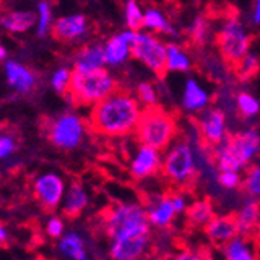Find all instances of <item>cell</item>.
<instances>
[{
  "label": "cell",
  "mask_w": 260,
  "mask_h": 260,
  "mask_svg": "<svg viewBox=\"0 0 260 260\" xmlns=\"http://www.w3.org/2000/svg\"><path fill=\"white\" fill-rule=\"evenodd\" d=\"M105 229L111 239L112 260L140 258L150 246L151 224L147 207L139 203H120L111 207L105 218Z\"/></svg>",
  "instance_id": "6da1fadb"
},
{
  "label": "cell",
  "mask_w": 260,
  "mask_h": 260,
  "mask_svg": "<svg viewBox=\"0 0 260 260\" xmlns=\"http://www.w3.org/2000/svg\"><path fill=\"white\" fill-rule=\"evenodd\" d=\"M144 108L136 95L126 90H117L106 100L90 108L89 122L93 131L108 137H123L136 133Z\"/></svg>",
  "instance_id": "7a4b0ae2"
},
{
  "label": "cell",
  "mask_w": 260,
  "mask_h": 260,
  "mask_svg": "<svg viewBox=\"0 0 260 260\" xmlns=\"http://www.w3.org/2000/svg\"><path fill=\"white\" fill-rule=\"evenodd\" d=\"M260 154V131L245 128L235 134H229L220 145L212 148L218 172L242 173L251 167V162Z\"/></svg>",
  "instance_id": "3957f363"
},
{
  "label": "cell",
  "mask_w": 260,
  "mask_h": 260,
  "mask_svg": "<svg viewBox=\"0 0 260 260\" xmlns=\"http://www.w3.org/2000/svg\"><path fill=\"white\" fill-rule=\"evenodd\" d=\"M136 139L140 145L165 151L178 136V122L175 115L162 108H150L144 111L136 129Z\"/></svg>",
  "instance_id": "277c9868"
},
{
  "label": "cell",
  "mask_w": 260,
  "mask_h": 260,
  "mask_svg": "<svg viewBox=\"0 0 260 260\" xmlns=\"http://www.w3.org/2000/svg\"><path fill=\"white\" fill-rule=\"evenodd\" d=\"M117 90H119L117 81L106 67L92 70V72H77V70H74L69 95L80 106L93 108L100 102L111 97Z\"/></svg>",
  "instance_id": "5b68a950"
},
{
  "label": "cell",
  "mask_w": 260,
  "mask_h": 260,
  "mask_svg": "<svg viewBox=\"0 0 260 260\" xmlns=\"http://www.w3.org/2000/svg\"><path fill=\"white\" fill-rule=\"evenodd\" d=\"M197 172V156L192 144L187 139H176L164 151L160 173L170 182L184 187L195 179Z\"/></svg>",
  "instance_id": "8992f818"
},
{
  "label": "cell",
  "mask_w": 260,
  "mask_h": 260,
  "mask_svg": "<svg viewBox=\"0 0 260 260\" xmlns=\"http://www.w3.org/2000/svg\"><path fill=\"white\" fill-rule=\"evenodd\" d=\"M252 38L245 23L237 17L226 19L217 33V47L224 61L237 66L251 52Z\"/></svg>",
  "instance_id": "52a82bcc"
},
{
  "label": "cell",
  "mask_w": 260,
  "mask_h": 260,
  "mask_svg": "<svg viewBox=\"0 0 260 260\" xmlns=\"http://www.w3.org/2000/svg\"><path fill=\"white\" fill-rule=\"evenodd\" d=\"M86 136V122L78 114L64 112L56 115L47 125V137L61 150H75Z\"/></svg>",
  "instance_id": "ba28073f"
},
{
  "label": "cell",
  "mask_w": 260,
  "mask_h": 260,
  "mask_svg": "<svg viewBox=\"0 0 260 260\" xmlns=\"http://www.w3.org/2000/svg\"><path fill=\"white\" fill-rule=\"evenodd\" d=\"M133 58L150 69L153 74L162 75L167 70V44L148 31H137L133 44Z\"/></svg>",
  "instance_id": "9c48e42d"
},
{
  "label": "cell",
  "mask_w": 260,
  "mask_h": 260,
  "mask_svg": "<svg viewBox=\"0 0 260 260\" xmlns=\"http://www.w3.org/2000/svg\"><path fill=\"white\" fill-rule=\"evenodd\" d=\"M67 184L64 178L58 173L47 172L35 178L33 181V193L38 203L44 207L53 210L62 204V200L67 192Z\"/></svg>",
  "instance_id": "30bf717a"
},
{
  "label": "cell",
  "mask_w": 260,
  "mask_h": 260,
  "mask_svg": "<svg viewBox=\"0 0 260 260\" xmlns=\"http://www.w3.org/2000/svg\"><path fill=\"white\" fill-rule=\"evenodd\" d=\"M197 128H198V134L204 140V144L210 145L212 148L220 145L229 136L226 112L217 106H209L206 111L198 114Z\"/></svg>",
  "instance_id": "8fae6325"
},
{
  "label": "cell",
  "mask_w": 260,
  "mask_h": 260,
  "mask_svg": "<svg viewBox=\"0 0 260 260\" xmlns=\"http://www.w3.org/2000/svg\"><path fill=\"white\" fill-rule=\"evenodd\" d=\"M52 33L56 39L69 42V44L81 42L90 33V22L87 16H84L83 13L64 14L55 19Z\"/></svg>",
  "instance_id": "7c38bea8"
},
{
  "label": "cell",
  "mask_w": 260,
  "mask_h": 260,
  "mask_svg": "<svg viewBox=\"0 0 260 260\" xmlns=\"http://www.w3.org/2000/svg\"><path fill=\"white\" fill-rule=\"evenodd\" d=\"M164 153L151 147L139 145L129 159V173L136 179H147L154 176L162 169Z\"/></svg>",
  "instance_id": "4fadbf2b"
},
{
  "label": "cell",
  "mask_w": 260,
  "mask_h": 260,
  "mask_svg": "<svg viewBox=\"0 0 260 260\" xmlns=\"http://www.w3.org/2000/svg\"><path fill=\"white\" fill-rule=\"evenodd\" d=\"M136 35L137 31L125 30L106 39L103 44L106 67H120L128 62L129 58H133V44L136 41Z\"/></svg>",
  "instance_id": "5bb4252c"
},
{
  "label": "cell",
  "mask_w": 260,
  "mask_h": 260,
  "mask_svg": "<svg viewBox=\"0 0 260 260\" xmlns=\"http://www.w3.org/2000/svg\"><path fill=\"white\" fill-rule=\"evenodd\" d=\"M5 80L8 87H11L19 95H28L38 86V77L30 67L17 62L14 59H8L4 64Z\"/></svg>",
  "instance_id": "9a60e30c"
},
{
  "label": "cell",
  "mask_w": 260,
  "mask_h": 260,
  "mask_svg": "<svg viewBox=\"0 0 260 260\" xmlns=\"http://www.w3.org/2000/svg\"><path fill=\"white\" fill-rule=\"evenodd\" d=\"M210 100H212L210 93L197 78H188L184 83L182 95H181V105L184 111L192 114H201L209 108Z\"/></svg>",
  "instance_id": "2e32d148"
},
{
  "label": "cell",
  "mask_w": 260,
  "mask_h": 260,
  "mask_svg": "<svg viewBox=\"0 0 260 260\" xmlns=\"http://www.w3.org/2000/svg\"><path fill=\"white\" fill-rule=\"evenodd\" d=\"M204 232L212 243L221 248L239 235L237 223H235L234 215H217L206 226Z\"/></svg>",
  "instance_id": "e0dca14e"
},
{
  "label": "cell",
  "mask_w": 260,
  "mask_h": 260,
  "mask_svg": "<svg viewBox=\"0 0 260 260\" xmlns=\"http://www.w3.org/2000/svg\"><path fill=\"white\" fill-rule=\"evenodd\" d=\"M235 223H237L239 235L251 239L260 228V201L248 198L235 212Z\"/></svg>",
  "instance_id": "ac0fdd59"
},
{
  "label": "cell",
  "mask_w": 260,
  "mask_h": 260,
  "mask_svg": "<svg viewBox=\"0 0 260 260\" xmlns=\"http://www.w3.org/2000/svg\"><path fill=\"white\" fill-rule=\"evenodd\" d=\"M38 23V14L33 10H13L4 13L0 19L2 28L11 35H22L27 33L31 28H36Z\"/></svg>",
  "instance_id": "d6986e66"
},
{
  "label": "cell",
  "mask_w": 260,
  "mask_h": 260,
  "mask_svg": "<svg viewBox=\"0 0 260 260\" xmlns=\"http://www.w3.org/2000/svg\"><path fill=\"white\" fill-rule=\"evenodd\" d=\"M106 67L103 44H89L78 50L74 61V70L77 72H92Z\"/></svg>",
  "instance_id": "ffe728a7"
},
{
  "label": "cell",
  "mask_w": 260,
  "mask_h": 260,
  "mask_svg": "<svg viewBox=\"0 0 260 260\" xmlns=\"http://www.w3.org/2000/svg\"><path fill=\"white\" fill-rule=\"evenodd\" d=\"M147 214L150 224L154 228H169L178 215L173 207L172 197H160L153 200L147 206Z\"/></svg>",
  "instance_id": "44dd1931"
},
{
  "label": "cell",
  "mask_w": 260,
  "mask_h": 260,
  "mask_svg": "<svg viewBox=\"0 0 260 260\" xmlns=\"http://www.w3.org/2000/svg\"><path fill=\"white\" fill-rule=\"evenodd\" d=\"M87 204H89V193L86 190V187L80 182L69 184L66 197L61 204L62 214L69 218L77 217L87 207Z\"/></svg>",
  "instance_id": "7402d4cb"
},
{
  "label": "cell",
  "mask_w": 260,
  "mask_h": 260,
  "mask_svg": "<svg viewBox=\"0 0 260 260\" xmlns=\"http://www.w3.org/2000/svg\"><path fill=\"white\" fill-rule=\"evenodd\" d=\"M58 254L66 260H89V251L83 235L77 231H69L58 240Z\"/></svg>",
  "instance_id": "603a6c76"
},
{
  "label": "cell",
  "mask_w": 260,
  "mask_h": 260,
  "mask_svg": "<svg viewBox=\"0 0 260 260\" xmlns=\"http://www.w3.org/2000/svg\"><path fill=\"white\" fill-rule=\"evenodd\" d=\"M223 255L226 260H260L255 243L243 235H237L234 240L224 245Z\"/></svg>",
  "instance_id": "cb8c5ba5"
},
{
  "label": "cell",
  "mask_w": 260,
  "mask_h": 260,
  "mask_svg": "<svg viewBox=\"0 0 260 260\" xmlns=\"http://www.w3.org/2000/svg\"><path fill=\"white\" fill-rule=\"evenodd\" d=\"M144 28L148 33H162V35H167V36H172V38L178 36L176 27L169 20V17L164 14V11H160L156 7H148L145 10Z\"/></svg>",
  "instance_id": "d4e9b609"
},
{
  "label": "cell",
  "mask_w": 260,
  "mask_h": 260,
  "mask_svg": "<svg viewBox=\"0 0 260 260\" xmlns=\"http://www.w3.org/2000/svg\"><path fill=\"white\" fill-rule=\"evenodd\" d=\"M187 220L193 228H203L206 229V226L214 220L215 215V207L214 203L207 198H201L193 201L187 209Z\"/></svg>",
  "instance_id": "484cf974"
},
{
  "label": "cell",
  "mask_w": 260,
  "mask_h": 260,
  "mask_svg": "<svg viewBox=\"0 0 260 260\" xmlns=\"http://www.w3.org/2000/svg\"><path fill=\"white\" fill-rule=\"evenodd\" d=\"M192 69V58L176 42L167 44V72L185 74Z\"/></svg>",
  "instance_id": "4316f807"
},
{
  "label": "cell",
  "mask_w": 260,
  "mask_h": 260,
  "mask_svg": "<svg viewBox=\"0 0 260 260\" xmlns=\"http://www.w3.org/2000/svg\"><path fill=\"white\" fill-rule=\"evenodd\" d=\"M144 16H145V10L140 7L139 2H136V0H128V2H125L123 17H125L126 30L140 31V28H144Z\"/></svg>",
  "instance_id": "83f0119b"
},
{
  "label": "cell",
  "mask_w": 260,
  "mask_h": 260,
  "mask_svg": "<svg viewBox=\"0 0 260 260\" xmlns=\"http://www.w3.org/2000/svg\"><path fill=\"white\" fill-rule=\"evenodd\" d=\"M235 108L243 119H252L260 112V102L248 90H240L235 95Z\"/></svg>",
  "instance_id": "f1b7e54d"
},
{
  "label": "cell",
  "mask_w": 260,
  "mask_h": 260,
  "mask_svg": "<svg viewBox=\"0 0 260 260\" xmlns=\"http://www.w3.org/2000/svg\"><path fill=\"white\" fill-rule=\"evenodd\" d=\"M38 14V23H36V35L39 38H44L53 30V10L49 2H39L36 7Z\"/></svg>",
  "instance_id": "f546056e"
},
{
  "label": "cell",
  "mask_w": 260,
  "mask_h": 260,
  "mask_svg": "<svg viewBox=\"0 0 260 260\" xmlns=\"http://www.w3.org/2000/svg\"><path fill=\"white\" fill-rule=\"evenodd\" d=\"M235 69V75L240 81H248L260 70V56L255 52H249L237 66H234Z\"/></svg>",
  "instance_id": "4dcf8cb0"
},
{
  "label": "cell",
  "mask_w": 260,
  "mask_h": 260,
  "mask_svg": "<svg viewBox=\"0 0 260 260\" xmlns=\"http://www.w3.org/2000/svg\"><path fill=\"white\" fill-rule=\"evenodd\" d=\"M188 38H190L195 44H206L210 36V22L204 16H195L190 25L187 28Z\"/></svg>",
  "instance_id": "1f68e13d"
},
{
  "label": "cell",
  "mask_w": 260,
  "mask_h": 260,
  "mask_svg": "<svg viewBox=\"0 0 260 260\" xmlns=\"http://www.w3.org/2000/svg\"><path fill=\"white\" fill-rule=\"evenodd\" d=\"M242 188L249 198L260 201V162L251 165V167L246 170V173L243 176Z\"/></svg>",
  "instance_id": "d6a6232c"
},
{
  "label": "cell",
  "mask_w": 260,
  "mask_h": 260,
  "mask_svg": "<svg viewBox=\"0 0 260 260\" xmlns=\"http://www.w3.org/2000/svg\"><path fill=\"white\" fill-rule=\"evenodd\" d=\"M72 77H74V69L69 67H59L50 77V86L52 89L59 93V95H64V93H69L70 90V84H72Z\"/></svg>",
  "instance_id": "836d02e7"
},
{
  "label": "cell",
  "mask_w": 260,
  "mask_h": 260,
  "mask_svg": "<svg viewBox=\"0 0 260 260\" xmlns=\"http://www.w3.org/2000/svg\"><path fill=\"white\" fill-rule=\"evenodd\" d=\"M136 99L139 100L142 108H145V109L156 108L157 90L151 83H140L136 89Z\"/></svg>",
  "instance_id": "e575fe53"
},
{
  "label": "cell",
  "mask_w": 260,
  "mask_h": 260,
  "mask_svg": "<svg viewBox=\"0 0 260 260\" xmlns=\"http://www.w3.org/2000/svg\"><path fill=\"white\" fill-rule=\"evenodd\" d=\"M217 182L226 190H235V188L243 187V176L237 172H218Z\"/></svg>",
  "instance_id": "d590c367"
},
{
  "label": "cell",
  "mask_w": 260,
  "mask_h": 260,
  "mask_svg": "<svg viewBox=\"0 0 260 260\" xmlns=\"http://www.w3.org/2000/svg\"><path fill=\"white\" fill-rule=\"evenodd\" d=\"M45 234L49 235L50 239L61 240L66 235V223H64V220L61 217H58V215L50 217L45 223Z\"/></svg>",
  "instance_id": "8d00e7d4"
},
{
  "label": "cell",
  "mask_w": 260,
  "mask_h": 260,
  "mask_svg": "<svg viewBox=\"0 0 260 260\" xmlns=\"http://www.w3.org/2000/svg\"><path fill=\"white\" fill-rule=\"evenodd\" d=\"M16 150H17V140L13 134L4 133L0 136V157L8 159L16 153Z\"/></svg>",
  "instance_id": "74e56055"
},
{
  "label": "cell",
  "mask_w": 260,
  "mask_h": 260,
  "mask_svg": "<svg viewBox=\"0 0 260 260\" xmlns=\"http://www.w3.org/2000/svg\"><path fill=\"white\" fill-rule=\"evenodd\" d=\"M172 201H173V207L176 210V214H182V212H187L188 206H190V204L187 203V197L184 193L172 195Z\"/></svg>",
  "instance_id": "f35d334b"
},
{
  "label": "cell",
  "mask_w": 260,
  "mask_h": 260,
  "mask_svg": "<svg viewBox=\"0 0 260 260\" xmlns=\"http://www.w3.org/2000/svg\"><path fill=\"white\" fill-rule=\"evenodd\" d=\"M173 260H207L203 254L197 252V251H190V249H184L181 252H178L175 255Z\"/></svg>",
  "instance_id": "ab89813d"
},
{
  "label": "cell",
  "mask_w": 260,
  "mask_h": 260,
  "mask_svg": "<svg viewBox=\"0 0 260 260\" xmlns=\"http://www.w3.org/2000/svg\"><path fill=\"white\" fill-rule=\"evenodd\" d=\"M251 20L254 25H260V0L254 4V8H252V14H251Z\"/></svg>",
  "instance_id": "60d3db41"
},
{
  "label": "cell",
  "mask_w": 260,
  "mask_h": 260,
  "mask_svg": "<svg viewBox=\"0 0 260 260\" xmlns=\"http://www.w3.org/2000/svg\"><path fill=\"white\" fill-rule=\"evenodd\" d=\"M7 240H8V231H7L5 224H2L0 226V242H2V245H5Z\"/></svg>",
  "instance_id": "b9f144b4"
},
{
  "label": "cell",
  "mask_w": 260,
  "mask_h": 260,
  "mask_svg": "<svg viewBox=\"0 0 260 260\" xmlns=\"http://www.w3.org/2000/svg\"><path fill=\"white\" fill-rule=\"evenodd\" d=\"M7 56H8L7 47H5V45H0V59H2V61L5 62V61H8V59H7Z\"/></svg>",
  "instance_id": "7bdbcfd3"
},
{
  "label": "cell",
  "mask_w": 260,
  "mask_h": 260,
  "mask_svg": "<svg viewBox=\"0 0 260 260\" xmlns=\"http://www.w3.org/2000/svg\"><path fill=\"white\" fill-rule=\"evenodd\" d=\"M255 246H257V252H258V255H260V234H258V237H257Z\"/></svg>",
  "instance_id": "ee69618b"
},
{
  "label": "cell",
  "mask_w": 260,
  "mask_h": 260,
  "mask_svg": "<svg viewBox=\"0 0 260 260\" xmlns=\"http://www.w3.org/2000/svg\"><path fill=\"white\" fill-rule=\"evenodd\" d=\"M25 260H38V258H25Z\"/></svg>",
  "instance_id": "f6af8a7d"
},
{
  "label": "cell",
  "mask_w": 260,
  "mask_h": 260,
  "mask_svg": "<svg viewBox=\"0 0 260 260\" xmlns=\"http://www.w3.org/2000/svg\"><path fill=\"white\" fill-rule=\"evenodd\" d=\"M129 260H140V258H129Z\"/></svg>",
  "instance_id": "bcb514c9"
}]
</instances>
